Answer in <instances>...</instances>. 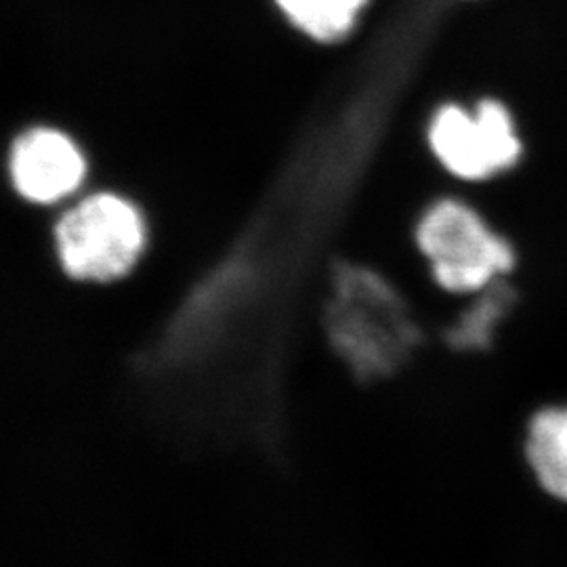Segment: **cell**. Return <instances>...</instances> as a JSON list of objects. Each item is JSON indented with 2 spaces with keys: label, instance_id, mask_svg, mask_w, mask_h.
Instances as JSON below:
<instances>
[{
  "label": "cell",
  "instance_id": "1",
  "mask_svg": "<svg viewBox=\"0 0 567 567\" xmlns=\"http://www.w3.org/2000/svg\"><path fill=\"white\" fill-rule=\"evenodd\" d=\"M328 351L362 383L398 374L429 343L431 326L404 288L364 264L337 265L322 309Z\"/></svg>",
  "mask_w": 567,
  "mask_h": 567
},
{
  "label": "cell",
  "instance_id": "3",
  "mask_svg": "<svg viewBox=\"0 0 567 567\" xmlns=\"http://www.w3.org/2000/svg\"><path fill=\"white\" fill-rule=\"evenodd\" d=\"M147 229L140 208L118 194H95L72 206L55 227L63 271L82 282H112L143 255Z\"/></svg>",
  "mask_w": 567,
  "mask_h": 567
},
{
  "label": "cell",
  "instance_id": "6",
  "mask_svg": "<svg viewBox=\"0 0 567 567\" xmlns=\"http://www.w3.org/2000/svg\"><path fill=\"white\" fill-rule=\"evenodd\" d=\"M522 292L507 280L466 297V303L447 313L442 320H429L431 337L452 353H486L498 341L503 326L507 324Z\"/></svg>",
  "mask_w": 567,
  "mask_h": 567
},
{
  "label": "cell",
  "instance_id": "2",
  "mask_svg": "<svg viewBox=\"0 0 567 567\" xmlns=\"http://www.w3.org/2000/svg\"><path fill=\"white\" fill-rule=\"evenodd\" d=\"M416 248L433 286L458 299L507 280L517 267L513 244L458 200H440L426 208L416 225Z\"/></svg>",
  "mask_w": 567,
  "mask_h": 567
},
{
  "label": "cell",
  "instance_id": "7",
  "mask_svg": "<svg viewBox=\"0 0 567 567\" xmlns=\"http://www.w3.org/2000/svg\"><path fill=\"white\" fill-rule=\"evenodd\" d=\"M524 456L538 487L567 505V402L543 405L529 416Z\"/></svg>",
  "mask_w": 567,
  "mask_h": 567
},
{
  "label": "cell",
  "instance_id": "4",
  "mask_svg": "<svg viewBox=\"0 0 567 567\" xmlns=\"http://www.w3.org/2000/svg\"><path fill=\"white\" fill-rule=\"evenodd\" d=\"M426 137L444 168L466 182L507 173L522 158L513 116L494 100H484L473 110L458 103L442 105L429 122Z\"/></svg>",
  "mask_w": 567,
  "mask_h": 567
},
{
  "label": "cell",
  "instance_id": "5",
  "mask_svg": "<svg viewBox=\"0 0 567 567\" xmlns=\"http://www.w3.org/2000/svg\"><path fill=\"white\" fill-rule=\"evenodd\" d=\"M9 175L28 203L58 204L70 198L86 177V158L70 135L58 128H30L13 143Z\"/></svg>",
  "mask_w": 567,
  "mask_h": 567
},
{
  "label": "cell",
  "instance_id": "8",
  "mask_svg": "<svg viewBox=\"0 0 567 567\" xmlns=\"http://www.w3.org/2000/svg\"><path fill=\"white\" fill-rule=\"evenodd\" d=\"M276 4L309 39L334 42L353 30L368 0H276Z\"/></svg>",
  "mask_w": 567,
  "mask_h": 567
}]
</instances>
